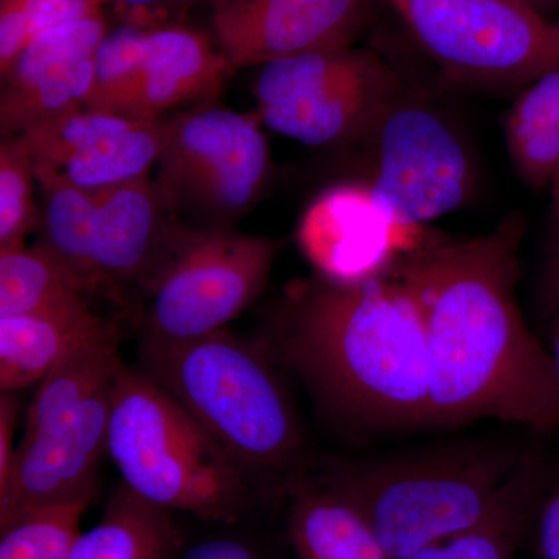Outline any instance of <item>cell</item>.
<instances>
[{
	"label": "cell",
	"mask_w": 559,
	"mask_h": 559,
	"mask_svg": "<svg viewBox=\"0 0 559 559\" xmlns=\"http://www.w3.org/2000/svg\"><path fill=\"white\" fill-rule=\"evenodd\" d=\"M521 240L514 216L480 237L417 246L392 266L425 322L430 426L496 418L559 428L557 367L514 299Z\"/></svg>",
	"instance_id": "1"
},
{
	"label": "cell",
	"mask_w": 559,
	"mask_h": 559,
	"mask_svg": "<svg viewBox=\"0 0 559 559\" xmlns=\"http://www.w3.org/2000/svg\"><path fill=\"white\" fill-rule=\"evenodd\" d=\"M270 352L296 371L331 418L359 430L430 426L425 322L393 277L289 286Z\"/></svg>",
	"instance_id": "2"
},
{
	"label": "cell",
	"mask_w": 559,
	"mask_h": 559,
	"mask_svg": "<svg viewBox=\"0 0 559 559\" xmlns=\"http://www.w3.org/2000/svg\"><path fill=\"white\" fill-rule=\"evenodd\" d=\"M267 349L229 330L200 340H139L138 366L248 473L293 487L304 430Z\"/></svg>",
	"instance_id": "3"
},
{
	"label": "cell",
	"mask_w": 559,
	"mask_h": 559,
	"mask_svg": "<svg viewBox=\"0 0 559 559\" xmlns=\"http://www.w3.org/2000/svg\"><path fill=\"white\" fill-rule=\"evenodd\" d=\"M525 452L499 443H455L347 463L323 484L356 507L393 559L484 520Z\"/></svg>",
	"instance_id": "4"
},
{
	"label": "cell",
	"mask_w": 559,
	"mask_h": 559,
	"mask_svg": "<svg viewBox=\"0 0 559 559\" xmlns=\"http://www.w3.org/2000/svg\"><path fill=\"white\" fill-rule=\"evenodd\" d=\"M108 455L123 485L160 509L235 525L252 500L250 477L189 412L124 364L114 385Z\"/></svg>",
	"instance_id": "5"
},
{
	"label": "cell",
	"mask_w": 559,
	"mask_h": 559,
	"mask_svg": "<svg viewBox=\"0 0 559 559\" xmlns=\"http://www.w3.org/2000/svg\"><path fill=\"white\" fill-rule=\"evenodd\" d=\"M193 227L165 207L151 175L105 187H39L38 245L49 250L87 296L134 314Z\"/></svg>",
	"instance_id": "6"
},
{
	"label": "cell",
	"mask_w": 559,
	"mask_h": 559,
	"mask_svg": "<svg viewBox=\"0 0 559 559\" xmlns=\"http://www.w3.org/2000/svg\"><path fill=\"white\" fill-rule=\"evenodd\" d=\"M261 124L257 112L210 103L165 117L151 179L180 223L194 229H230L257 204L272 173Z\"/></svg>",
	"instance_id": "7"
},
{
	"label": "cell",
	"mask_w": 559,
	"mask_h": 559,
	"mask_svg": "<svg viewBox=\"0 0 559 559\" xmlns=\"http://www.w3.org/2000/svg\"><path fill=\"white\" fill-rule=\"evenodd\" d=\"M283 241L191 229L135 308L139 340H200L226 330L266 288Z\"/></svg>",
	"instance_id": "8"
},
{
	"label": "cell",
	"mask_w": 559,
	"mask_h": 559,
	"mask_svg": "<svg viewBox=\"0 0 559 559\" xmlns=\"http://www.w3.org/2000/svg\"><path fill=\"white\" fill-rule=\"evenodd\" d=\"M399 92L388 66L367 51H310L260 66L257 116L304 145H340L367 138Z\"/></svg>",
	"instance_id": "9"
},
{
	"label": "cell",
	"mask_w": 559,
	"mask_h": 559,
	"mask_svg": "<svg viewBox=\"0 0 559 559\" xmlns=\"http://www.w3.org/2000/svg\"><path fill=\"white\" fill-rule=\"evenodd\" d=\"M454 79L530 84L559 66V25L521 0H385Z\"/></svg>",
	"instance_id": "10"
},
{
	"label": "cell",
	"mask_w": 559,
	"mask_h": 559,
	"mask_svg": "<svg viewBox=\"0 0 559 559\" xmlns=\"http://www.w3.org/2000/svg\"><path fill=\"white\" fill-rule=\"evenodd\" d=\"M231 72L216 40L183 25L121 24L95 55L86 108L134 119H165L168 110L215 97Z\"/></svg>",
	"instance_id": "11"
},
{
	"label": "cell",
	"mask_w": 559,
	"mask_h": 559,
	"mask_svg": "<svg viewBox=\"0 0 559 559\" xmlns=\"http://www.w3.org/2000/svg\"><path fill=\"white\" fill-rule=\"evenodd\" d=\"M367 138L373 140L374 165L366 183L401 226L419 230L468 201V153L436 110L396 98Z\"/></svg>",
	"instance_id": "12"
},
{
	"label": "cell",
	"mask_w": 559,
	"mask_h": 559,
	"mask_svg": "<svg viewBox=\"0 0 559 559\" xmlns=\"http://www.w3.org/2000/svg\"><path fill=\"white\" fill-rule=\"evenodd\" d=\"M114 385L24 430L0 484V527L40 507L95 498L98 468L108 454Z\"/></svg>",
	"instance_id": "13"
},
{
	"label": "cell",
	"mask_w": 559,
	"mask_h": 559,
	"mask_svg": "<svg viewBox=\"0 0 559 559\" xmlns=\"http://www.w3.org/2000/svg\"><path fill=\"white\" fill-rule=\"evenodd\" d=\"M160 120L91 108L70 110L24 132L38 187L100 190L151 175Z\"/></svg>",
	"instance_id": "14"
},
{
	"label": "cell",
	"mask_w": 559,
	"mask_h": 559,
	"mask_svg": "<svg viewBox=\"0 0 559 559\" xmlns=\"http://www.w3.org/2000/svg\"><path fill=\"white\" fill-rule=\"evenodd\" d=\"M103 11L39 33L2 72L0 134L25 131L70 110L86 108L95 55L108 33Z\"/></svg>",
	"instance_id": "15"
},
{
	"label": "cell",
	"mask_w": 559,
	"mask_h": 559,
	"mask_svg": "<svg viewBox=\"0 0 559 559\" xmlns=\"http://www.w3.org/2000/svg\"><path fill=\"white\" fill-rule=\"evenodd\" d=\"M370 0H212L215 40L231 69L347 47Z\"/></svg>",
	"instance_id": "16"
},
{
	"label": "cell",
	"mask_w": 559,
	"mask_h": 559,
	"mask_svg": "<svg viewBox=\"0 0 559 559\" xmlns=\"http://www.w3.org/2000/svg\"><path fill=\"white\" fill-rule=\"evenodd\" d=\"M418 231L396 223L366 182H355L342 183L314 202L301 238L323 277L349 283L384 275L400 252L417 248Z\"/></svg>",
	"instance_id": "17"
},
{
	"label": "cell",
	"mask_w": 559,
	"mask_h": 559,
	"mask_svg": "<svg viewBox=\"0 0 559 559\" xmlns=\"http://www.w3.org/2000/svg\"><path fill=\"white\" fill-rule=\"evenodd\" d=\"M108 325L91 300L60 310L0 318V389L17 392L39 385L73 348Z\"/></svg>",
	"instance_id": "18"
},
{
	"label": "cell",
	"mask_w": 559,
	"mask_h": 559,
	"mask_svg": "<svg viewBox=\"0 0 559 559\" xmlns=\"http://www.w3.org/2000/svg\"><path fill=\"white\" fill-rule=\"evenodd\" d=\"M288 532L299 559H393L341 492L320 481L288 489Z\"/></svg>",
	"instance_id": "19"
},
{
	"label": "cell",
	"mask_w": 559,
	"mask_h": 559,
	"mask_svg": "<svg viewBox=\"0 0 559 559\" xmlns=\"http://www.w3.org/2000/svg\"><path fill=\"white\" fill-rule=\"evenodd\" d=\"M180 550L175 513L140 499L121 484L97 524L81 532L69 559H176Z\"/></svg>",
	"instance_id": "20"
},
{
	"label": "cell",
	"mask_w": 559,
	"mask_h": 559,
	"mask_svg": "<svg viewBox=\"0 0 559 559\" xmlns=\"http://www.w3.org/2000/svg\"><path fill=\"white\" fill-rule=\"evenodd\" d=\"M540 469L543 460L525 452L484 520L404 559H520L525 513Z\"/></svg>",
	"instance_id": "21"
},
{
	"label": "cell",
	"mask_w": 559,
	"mask_h": 559,
	"mask_svg": "<svg viewBox=\"0 0 559 559\" xmlns=\"http://www.w3.org/2000/svg\"><path fill=\"white\" fill-rule=\"evenodd\" d=\"M507 146L521 179L550 187L559 168V66L527 84L506 121Z\"/></svg>",
	"instance_id": "22"
},
{
	"label": "cell",
	"mask_w": 559,
	"mask_h": 559,
	"mask_svg": "<svg viewBox=\"0 0 559 559\" xmlns=\"http://www.w3.org/2000/svg\"><path fill=\"white\" fill-rule=\"evenodd\" d=\"M123 366L119 333L109 323L90 340L81 342L44 378L28 406L24 430L36 428L112 384Z\"/></svg>",
	"instance_id": "23"
},
{
	"label": "cell",
	"mask_w": 559,
	"mask_h": 559,
	"mask_svg": "<svg viewBox=\"0 0 559 559\" xmlns=\"http://www.w3.org/2000/svg\"><path fill=\"white\" fill-rule=\"evenodd\" d=\"M91 300L80 283L39 245L0 249V318L36 314Z\"/></svg>",
	"instance_id": "24"
},
{
	"label": "cell",
	"mask_w": 559,
	"mask_h": 559,
	"mask_svg": "<svg viewBox=\"0 0 559 559\" xmlns=\"http://www.w3.org/2000/svg\"><path fill=\"white\" fill-rule=\"evenodd\" d=\"M91 499L40 507L0 527V559H69Z\"/></svg>",
	"instance_id": "25"
},
{
	"label": "cell",
	"mask_w": 559,
	"mask_h": 559,
	"mask_svg": "<svg viewBox=\"0 0 559 559\" xmlns=\"http://www.w3.org/2000/svg\"><path fill=\"white\" fill-rule=\"evenodd\" d=\"M38 180L31 150L24 135L2 139L0 143V249L25 245V238L38 226Z\"/></svg>",
	"instance_id": "26"
},
{
	"label": "cell",
	"mask_w": 559,
	"mask_h": 559,
	"mask_svg": "<svg viewBox=\"0 0 559 559\" xmlns=\"http://www.w3.org/2000/svg\"><path fill=\"white\" fill-rule=\"evenodd\" d=\"M98 11L94 0H0V72L39 33Z\"/></svg>",
	"instance_id": "27"
},
{
	"label": "cell",
	"mask_w": 559,
	"mask_h": 559,
	"mask_svg": "<svg viewBox=\"0 0 559 559\" xmlns=\"http://www.w3.org/2000/svg\"><path fill=\"white\" fill-rule=\"evenodd\" d=\"M559 559V476L540 469L528 500L520 558Z\"/></svg>",
	"instance_id": "28"
},
{
	"label": "cell",
	"mask_w": 559,
	"mask_h": 559,
	"mask_svg": "<svg viewBox=\"0 0 559 559\" xmlns=\"http://www.w3.org/2000/svg\"><path fill=\"white\" fill-rule=\"evenodd\" d=\"M176 559H264L259 547L238 536H212L180 550Z\"/></svg>",
	"instance_id": "29"
},
{
	"label": "cell",
	"mask_w": 559,
	"mask_h": 559,
	"mask_svg": "<svg viewBox=\"0 0 559 559\" xmlns=\"http://www.w3.org/2000/svg\"><path fill=\"white\" fill-rule=\"evenodd\" d=\"M16 392H2L0 396V484L9 477L17 447H14L20 403Z\"/></svg>",
	"instance_id": "30"
},
{
	"label": "cell",
	"mask_w": 559,
	"mask_h": 559,
	"mask_svg": "<svg viewBox=\"0 0 559 559\" xmlns=\"http://www.w3.org/2000/svg\"><path fill=\"white\" fill-rule=\"evenodd\" d=\"M539 301L544 314L559 319V221L540 274Z\"/></svg>",
	"instance_id": "31"
},
{
	"label": "cell",
	"mask_w": 559,
	"mask_h": 559,
	"mask_svg": "<svg viewBox=\"0 0 559 559\" xmlns=\"http://www.w3.org/2000/svg\"><path fill=\"white\" fill-rule=\"evenodd\" d=\"M525 5L532 7L533 10L539 11L543 14V10H546L547 7L554 5L558 0H521Z\"/></svg>",
	"instance_id": "32"
},
{
	"label": "cell",
	"mask_w": 559,
	"mask_h": 559,
	"mask_svg": "<svg viewBox=\"0 0 559 559\" xmlns=\"http://www.w3.org/2000/svg\"><path fill=\"white\" fill-rule=\"evenodd\" d=\"M557 333L554 336V344H551V358H554L555 367H557V373L559 377V319L557 320Z\"/></svg>",
	"instance_id": "33"
},
{
	"label": "cell",
	"mask_w": 559,
	"mask_h": 559,
	"mask_svg": "<svg viewBox=\"0 0 559 559\" xmlns=\"http://www.w3.org/2000/svg\"><path fill=\"white\" fill-rule=\"evenodd\" d=\"M95 3H97L98 7H105L106 3H110V2H114V0H94Z\"/></svg>",
	"instance_id": "34"
},
{
	"label": "cell",
	"mask_w": 559,
	"mask_h": 559,
	"mask_svg": "<svg viewBox=\"0 0 559 559\" xmlns=\"http://www.w3.org/2000/svg\"><path fill=\"white\" fill-rule=\"evenodd\" d=\"M557 24L559 25V21L557 22Z\"/></svg>",
	"instance_id": "35"
}]
</instances>
